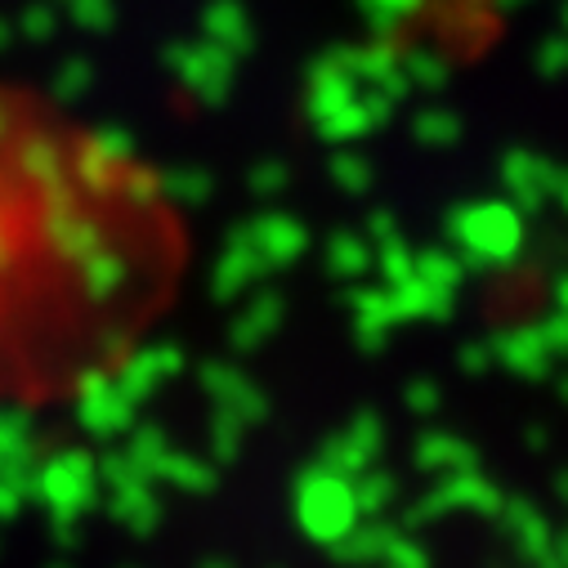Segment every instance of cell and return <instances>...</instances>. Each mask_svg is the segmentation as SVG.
<instances>
[{
  "label": "cell",
  "mask_w": 568,
  "mask_h": 568,
  "mask_svg": "<svg viewBox=\"0 0 568 568\" xmlns=\"http://www.w3.org/2000/svg\"><path fill=\"white\" fill-rule=\"evenodd\" d=\"M501 0H416L407 37L448 63H475L501 41Z\"/></svg>",
  "instance_id": "obj_1"
}]
</instances>
